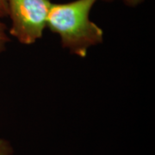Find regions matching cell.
Wrapping results in <instances>:
<instances>
[{
	"mask_svg": "<svg viewBox=\"0 0 155 155\" xmlns=\"http://www.w3.org/2000/svg\"><path fill=\"white\" fill-rule=\"evenodd\" d=\"M13 152L11 143L5 139L0 138V155H12Z\"/></svg>",
	"mask_w": 155,
	"mask_h": 155,
	"instance_id": "277c9868",
	"label": "cell"
},
{
	"mask_svg": "<svg viewBox=\"0 0 155 155\" xmlns=\"http://www.w3.org/2000/svg\"><path fill=\"white\" fill-rule=\"evenodd\" d=\"M105 1H114V0H105ZM125 5L131 7H135V6L140 5L144 0H121Z\"/></svg>",
	"mask_w": 155,
	"mask_h": 155,
	"instance_id": "8992f818",
	"label": "cell"
},
{
	"mask_svg": "<svg viewBox=\"0 0 155 155\" xmlns=\"http://www.w3.org/2000/svg\"><path fill=\"white\" fill-rule=\"evenodd\" d=\"M10 39L6 32V26L0 21V54L4 52Z\"/></svg>",
	"mask_w": 155,
	"mask_h": 155,
	"instance_id": "3957f363",
	"label": "cell"
},
{
	"mask_svg": "<svg viewBox=\"0 0 155 155\" xmlns=\"http://www.w3.org/2000/svg\"><path fill=\"white\" fill-rule=\"evenodd\" d=\"M97 0H75L53 4L47 27L61 38V45L80 58L86 57L91 47L104 41V31L90 19V13Z\"/></svg>",
	"mask_w": 155,
	"mask_h": 155,
	"instance_id": "6da1fadb",
	"label": "cell"
},
{
	"mask_svg": "<svg viewBox=\"0 0 155 155\" xmlns=\"http://www.w3.org/2000/svg\"><path fill=\"white\" fill-rule=\"evenodd\" d=\"M52 3L49 0H8L10 35L24 45L42 37Z\"/></svg>",
	"mask_w": 155,
	"mask_h": 155,
	"instance_id": "7a4b0ae2",
	"label": "cell"
},
{
	"mask_svg": "<svg viewBox=\"0 0 155 155\" xmlns=\"http://www.w3.org/2000/svg\"><path fill=\"white\" fill-rule=\"evenodd\" d=\"M8 16V0H0V19Z\"/></svg>",
	"mask_w": 155,
	"mask_h": 155,
	"instance_id": "5b68a950",
	"label": "cell"
}]
</instances>
